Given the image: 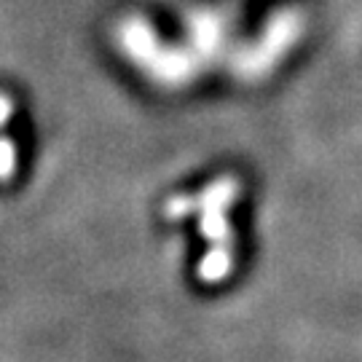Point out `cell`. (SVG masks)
<instances>
[{
  "label": "cell",
  "mask_w": 362,
  "mask_h": 362,
  "mask_svg": "<svg viewBox=\"0 0 362 362\" xmlns=\"http://www.w3.org/2000/svg\"><path fill=\"white\" fill-rule=\"evenodd\" d=\"M16 169V148L0 137V180H8Z\"/></svg>",
  "instance_id": "obj_2"
},
{
  "label": "cell",
  "mask_w": 362,
  "mask_h": 362,
  "mask_svg": "<svg viewBox=\"0 0 362 362\" xmlns=\"http://www.w3.org/2000/svg\"><path fill=\"white\" fill-rule=\"evenodd\" d=\"M233 196H236V180L231 177H220L212 182L199 199H172L169 202V218H182L188 212H202V233L212 242L204 260L199 263V276L204 282H220L231 274V228L226 220V209L231 207Z\"/></svg>",
  "instance_id": "obj_1"
},
{
  "label": "cell",
  "mask_w": 362,
  "mask_h": 362,
  "mask_svg": "<svg viewBox=\"0 0 362 362\" xmlns=\"http://www.w3.org/2000/svg\"><path fill=\"white\" fill-rule=\"evenodd\" d=\"M11 100H8V97H3V94H0V127H3V124H6V118L11 116Z\"/></svg>",
  "instance_id": "obj_3"
}]
</instances>
